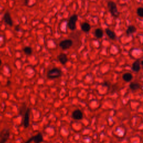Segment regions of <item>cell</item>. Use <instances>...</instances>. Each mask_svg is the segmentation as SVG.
<instances>
[{"label": "cell", "instance_id": "3957f363", "mask_svg": "<svg viewBox=\"0 0 143 143\" xmlns=\"http://www.w3.org/2000/svg\"><path fill=\"white\" fill-rule=\"evenodd\" d=\"M62 75V72L58 68H53L47 72V77L50 79H56L60 78Z\"/></svg>", "mask_w": 143, "mask_h": 143}, {"label": "cell", "instance_id": "6da1fadb", "mask_svg": "<svg viewBox=\"0 0 143 143\" xmlns=\"http://www.w3.org/2000/svg\"><path fill=\"white\" fill-rule=\"evenodd\" d=\"M107 8L109 9L111 15L117 18L120 15V12L118 10L117 5L115 2L113 1H109L107 2Z\"/></svg>", "mask_w": 143, "mask_h": 143}, {"label": "cell", "instance_id": "5b68a950", "mask_svg": "<svg viewBox=\"0 0 143 143\" xmlns=\"http://www.w3.org/2000/svg\"><path fill=\"white\" fill-rule=\"evenodd\" d=\"M44 140L43 136L41 132H39L34 136L29 138L28 140L25 142V143H31L34 142V143H41Z\"/></svg>", "mask_w": 143, "mask_h": 143}, {"label": "cell", "instance_id": "e0dca14e", "mask_svg": "<svg viewBox=\"0 0 143 143\" xmlns=\"http://www.w3.org/2000/svg\"><path fill=\"white\" fill-rule=\"evenodd\" d=\"M130 88L133 91H136L140 88V84L136 82H132L130 84Z\"/></svg>", "mask_w": 143, "mask_h": 143}, {"label": "cell", "instance_id": "277c9868", "mask_svg": "<svg viewBox=\"0 0 143 143\" xmlns=\"http://www.w3.org/2000/svg\"><path fill=\"white\" fill-rule=\"evenodd\" d=\"M78 19V16L77 14H74L72 15L68 21V27L71 30L73 31L76 29V22Z\"/></svg>", "mask_w": 143, "mask_h": 143}, {"label": "cell", "instance_id": "ac0fdd59", "mask_svg": "<svg viewBox=\"0 0 143 143\" xmlns=\"http://www.w3.org/2000/svg\"><path fill=\"white\" fill-rule=\"evenodd\" d=\"M23 51L27 55V56H30V55H31L32 53V48L30 46H26L25 47H24Z\"/></svg>", "mask_w": 143, "mask_h": 143}, {"label": "cell", "instance_id": "44dd1931", "mask_svg": "<svg viewBox=\"0 0 143 143\" xmlns=\"http://www.w3.org/2000/svg\"><path fill=\"white\" fill-rule=\"evenodd\" d=\"M140 64L141 65V66H142V69H143V60H142V61L141 62V63H140Z\"/></svg>", "mask_w": 143, "mask_h": 143}, {"label": "cell", "instance_id": "ba28073f", "mask_svg": "<svg viewBox=\"0 0 143 143\" xmlns=\"http://www.w3.org/2000/svg\"><path fill=\"white\" fill-rule=\"evenodd\" d=\"M72 116L73 119L74 120H81L83 119V112L81 110L79 109H77L72 112Z\"/></svg>", "mask_w": 143, "mask_h": 143}, {"label": "cell", "instance_id": "7a4b0ae2", "mask_svg": "<svg viewBox=\"0 0 143 143\" xmlns=\"http://www.w3.org/2000/svg\"><path fill=\"white\" fill-rule=\"evenodd\" d=\"M10 136V130L7 127L2 129L0 132V143H6Z\"/></svg>", "mask_w": 143, "mask_h": 143}, {"label": "cell", "instance_id": "8fae6325", "mask_svg": "<svg viewBox=\"0 0 143 143\" xmlns=\"http://www.w3.org/2000/svg\"><path fill=\"white\" fill-rule=\"evenodd\" d=\"M105 32H106V34H107V35L109 36L110 39L112 40L116 39V35L114 31H112L111 30H110L109 28H106V29H105Z\"/></svg>", "mask_w": 143, "mask_h": 143}, {"label": "cell", "instance_id": "7402d4cb", "mask_svg": "<svg viewBox=\"0 0 143 143\" xmlns=\"http://www.w3.org/2000/svg\"><path fill=\"white\" fill-rule=\"evenodd\" d=\"M1 64H2V61L1 59H0V66H1Z\"/></svg>", "mask_w": 143, "mask_h": 143}, {"label": "cell", "instance_id": "8992f818", "mask_svg": "<svg viewBox=\"0 0 143 143\" xmlns=\"http://www.w3.org/2000/svg\"><path fill=\"white\" fill-rule=\"evenodd\" d=\"M30 117V109L29 107H27L26 111L24 114L23 124L25 128H27L29 126Z\"/></svg>", "mask_w": 143, "mask_h": 143}, {"label": "cell", "instance_id": "9a60e30c", "mask_svg": "<svg viewBox=\"0 0 143 143\" xmlns=\"http://www.w3.org/2000/svg\"><path fill=\"white\" fill-rule=\"evenodd\" d=\"M136 31V27L134 25H130L128 26L127 29L126 31V33L128 35H131L133 33H134Z\"/></svg>", "mask_w": 143, "mask_h": 143}, {"label": "cell", "instance_id": "9c48e42d", "mask_svg": "<svg viewBox=\"0 0 143 143\" xmlns=\"http://www.w3.org/2000/svg\"><path fill=\"white\" fill-rule=\"evenodd\" d=\"M4 20L5 22V23L10 26H13V21H12L10 14L9 12H6V13L5 14L4 16Z\"/></svg>", "mask_w": 143, "mask_h": 143}, {"label": "cell", "instance_id": "603a6c76", "mask_svg": "<svg viewBox=\"0 0 143 143\" xmlns=\"http://www.w3.org/2000/svg\"><path fill=\"white\" fill-rule=\"evenodd\" d=\"M10 83H11L10 82V81H8V83H7V85H9Z\"/></svg>", "mask_w": 143, "mask_h": 143}, {"label": "cell", "instance_id": "ffe728a7", "mask_svg": "<svg viewBox=\"0 0 143 143\" xmlns=\"http://www.w3.org/2000/svg\"><path fill=\"white\" fill-rule=\"evenodd\" d=\"M103 86H106V87H107V86L109 87V84L107 82H105V83H103Z\"/></svg>", "mask_w": 143, "mask_h": 143}, {"label": "cell", "instance_id": "5bb4252c", "mask_svg": "<svg viewBox=\"0 0 143 143\" xmlns=\"http://www.w3.org/2000/svg\"><path fill=\"white\" fill-rule=\"evenodd\" d=\"M81 29L83 31L88 32L91 30V25L88 22H83L81 24Z\"/></svg>", "mask_w": 143, "mask_h": 143}, {"label": "cell", "instance_id": "30bf717a", "mask_svg": "<svg viewBox=\"0 0 143 143\" xmlns=\"http://www.w3.org/2000/svg\"><path fill=\"white\" fill-rule=\"evenodd\" d=\"M58 58L59 61L61 62V63L63 65L66 64L68 61V59L67 55L65 54L64 53L60 54L58 57Z\"/></svg>", "mask_w": 143, "mask_h": 143}, {"label": "cell", "instance_id": "52a82bcc", "mask_svg": "<svg viewBox=\"0 0 143 143\" xmlns=\"http://www.w3.org/2000/svg\"><path fill=\"white\" fill-rule=\"evenodd\" d=\"M59 46L62 49L67 50L69 49L73 45V41L71 39H66L59 42Z\"/></svg>", "mask_w": 143, "mask_h": 143}, {"label": "cell", "instance_id": "2e32d148", "mask_svg": "<svg viewBox=\"0 0 143 143\" xmlns=\"http://www.w3.org/2000/svg\"><path fill=\"white\" fill-rule=\"evenodd\" d=\"M94 35L98 39L102 38L103 35H104V32H103L102 29L97 28L94 31Z\"/></svg>", "mask_w": 143, "mask_h": 143}, {"label": "cell", "instance_id": "7c38bea8", "mask_svg": "<svg viewBox=\"0 0 143 143\" xmlns=\"http://www.w3.org/2000/svg\"><path fill=\"white\" fill-rule=\"evenodd\" d=\"M132 69L135 72H139L140 70V62L139 61H136L133 63L132 65Z\"/></svg>", "mask_w": 143, "mask_h": 143}, {"label": "cell", "instance_id": "d6986e66", "mask_svg": "<svg viewBox=\"0 0 143 143\" xmlns=\"http://www.w3.org/2000/svg\"><path fill=\"white\" fill-rule=\"evenodd\" d=\"M137 15L140 17H143V7H140L137 8Z\"/></svg>", "mask_w": 143, "mask_h": 143}, {"label": "cell", "instance_id": "4fadbf2b", "mask_svg": "<svg viewBox=\"0 0 143 143\" xmlns=\"http://www.w3.org/2000/svg\"><path fill=\"white\" fill-rule=\"evenodd\" d=\"M122 78L124 81L129 82L132 79L133 76L130 73H125L122 75Z\"/></svg>", "mask_w": 143, "mask_h": 143}]
</instances>
